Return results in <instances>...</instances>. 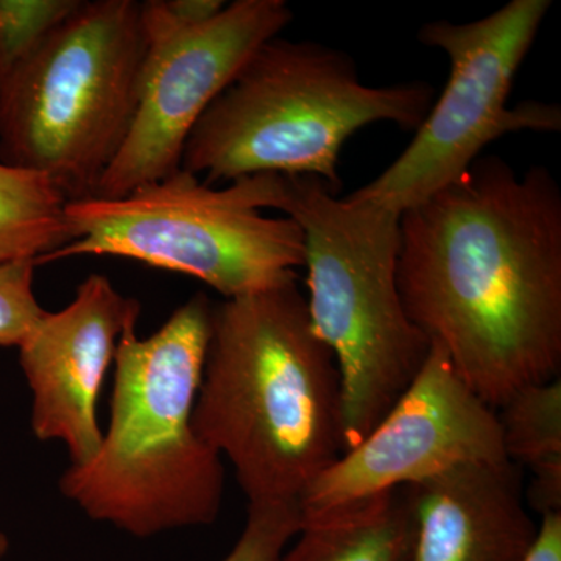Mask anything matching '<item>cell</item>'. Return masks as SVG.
Masks as SVG:
<instances>
[{"instance_id":"obj_1","label":"cell","mask_w":561,"mask_h":561,"mask_svg":"<svg viewBox=\"0 0 561 561\" xmlns=\"http://www.w3.org/2000/svg\"><path fill=\"white\" fill-rule=\"evenodd\" d=\"M398 287L412 323L461 381L501 408L561 370V191L549 169L522 176L479 157L404 210Z\"/></svg>"},{"instance_id":"obj_2","label":"cell","mask_w":561,"mask_h":561,"mask_svg":"<svg viewBox=\"0 0 561 561\" xmlns=\"http://www.w3.org/2000/svg\"><path fill=\"white\" fill-rule=\"evenodd\" d=\"M192 426L249 505H300L346 451L337 364L297 279L213 305Z\"/></svg>"},{"instance_id":"obj_3","label":"cell","mask_w":561,"mask_h":561,"mask_svg":"<svg viewBox=\"0 0 561 561\" xmlns=\"http://www.w3.org/2000/svg\"><path fill=\"white\" fill-rule=\"evenodd\" d=\"M213 302L197 294L147 339L122 334L108 430L88 463L60 479L66 500L136 538L208 526L224 497L219 454L192 426Z\"/></svg>"},{"instance_id":"obj_4","label":"cell","mask_w":561,"mask_h":561,"mask_svg":"<svg viewBox=\"0 0 561 561\" xmlns=\"http://www.w3.org/2000/svg\"><path fill=\"white\" fill-rule=\"evenodd\" d=\"M434 101L426 81L368 87L345 51L276 36L210 103L181 169L205 175L209 186L257 173L313 176L341 195L346 140L378 122L416 131Z\"/></svg>"},{"instance_id":"obj_5","label":"cell","mask_w":561,"mask_h":561,"mask_svg":"<svg viewBox=\"0 0 561 561\" xmlns=\"http://www.w3.org/2000/svg\"><path fill=\"white\" fill-rule=\"evenodd\" d=\"M271 209L305 236L306 302L313 332L337 364L348 451L411 386L431 351L398 287L401 214L341 197L313 176L278 173Z\"/></svg>"},{"instance_id":"obj_6","label":"cell","mask_w":561,"mask_h":561,"mask_svg":"<svg viewBox=\"0 0 561 561\" xmlns=\"http://www.w3.org/2000/svg\"><path fill=\"white\" fill-rule=\"evenodd\" d=\"M147 54L140 2L83 0L0 87V162L94 197L138 108Z\"/></svg>"},{"instance_id":"obj_7","label":"cell","mask_w":561,"mask_h":561,"mask_svg":"<svg viewBox=\"0 0 561 561\" xmlns=\"http://www.w3.org/2000/svg\"><path fill=\"white\" fill-rule=\"evenodd\" d=\"M271 173L214 190L180 169L119 198L68 202L72 242L41 264L73 256H114L208 284L225 300L297 279L305 236L290 217H265Z\"/></svg>"},{"instance_id":"obj_8","label":"cell","mask_w":561,"mask_h":561,"mask_svg":"<svg viewBox=\"0 0 561 561\" xmlns=\"http://www.w3.org/2000/svg\"><path fill=\"white\" fill-rule=\"evenodd\" d=\"M551 9V0H512L468 24H424L420 43L448 55V83L408 149L348 195L402 214L459 179L502 136L561 131L559 105L527 101L508 106L516 73Z\"/></svg>"},{"instance_id":"obj_9","label":"cell","mask_w":561,"mask_h":561,"mask_svg":"<svg viewBox=\"0 0 561 561\" xmlns=\"http://www.w3.org/2000/svg\"><path fill=\"white\" fill-rule=\"evenodd\" d=\"M140 14L147 54L138 108L95 198L124 197L180 171L187 138L210 103L294 21L284 0H236L195 25L173 21L161 0L140 2Z\"/></svg>"},{"instance_id":"obj_10","label":"cell","mask_w":561,"mask_h":561,"mask_svg":"<svg viewBox=\"0 0 561 561\" xmlns=\"http://www.w3.org/2000/svg\"><path fill=\"white\" fill-rule=\"evenodd\" d=\"M501 460L507 457L496 411L431 342L419 375L390 411L302 494L301 518L430 481L461 465Z\"/></svg>"},{"instance_id":"obj_11","label":"cell","mask_w":561,"mask_h":561,"mask_svg":"<svg viewBox=\"0 0 561 561\" xmlns=\"http://www.w3.org/2000/svg\"><path fill=\"white\" fill-rule=\"evenodd\" d=\"M140 302L103 275H90L76 298L46 312L20 346V364L33 394L32 431L41 442L68 448L70 465H84L101 448L98 398L122 334L138 324Z\"/></svg>"},{"instance_id":"obj_12","label":"cell","mask_w":561,"mask_h":561,"mask_svg":"<svg viewBox=\"0 0 561 561\" xmlns=\"http://www.w3.org/2000/svg\"><path fill=\"white\" fill-rule=\"evenodd\" d=\"M408 490L419 524L412 561H524L537 538L511 460L461 465Z\"/></svg>"},{"instance_id":"obj_13","label":"cell","mask_w":561,"mask_h":561,"mask_svg":"<svg viewBox=\"0 0 561 561\" xmlns=\"http://www.w3.org/2000/svg\"><path fill=\"white\" fill-rule=\"evenodd\" d=\"M415 507L408 486L301 518L280 561H412Z\"/></svg>"},{"instance_id":"obj_14","label":"cell","mask_w":561,"mask_h":561,"mask_svg":"<svg viewBox=\"0 0 561 561\" xmlns=\"http://www.w3.org/2000/svg\"><path fill=\"white\" fill-rule=\"evenodd\" d=\"M496 413L505 457L531 474L527 505L541 516L561 512L560 378L524 387Z\"/></svg>"},{"instance_id":"obj_15","label":"cell","mask_w":561,"mask_h":561,"mask_svg":"<svg viewBox=\"0 0 561 561\" xmlns=\"http://www.w3.org/2000/svg\"><path fill=\"white\" fill-rule=\"evenodd\" d=\"M66 201L43 173L0 162V264L35 260L72 242Z\"/></svg>"},{"instance_id":"obj_16","label":"cell","mask_w":561,"mask_h":561,"mask_svg":"<svg viewBox=\"0 0 561 561\" xmlns=\"http://www.w3.org/2000/svg\"><path fill=\"white\" fill-rule=\"evenodd\" d=\"M83 0H0V87Z\"/></svg>"},{"instance_id":"obj_17","label":"cell","mask_w":561,"mask_h":561,"mask_svg":"<svg viewBox=\"0 0 561 561\" xmlns=\"http://www.w3.org/2000/svg\"><path fill=\"white\" fill-rule=\"evenodd\" d=\"M36 261L0 264V346L20 348L47 311L33 291Z\"/></svg>"},{"instance_id":"obj_18","label":"cell","mask_w":561,"mask_h":561,"mask_svg":"<svg viewBox=\"0 0 561 561\" xmlns=\"http://www.w3.org/2000/svg\"><path fill=\"white\" fill-rule=\"evenodd\" d=\"M300 527V505H249L241 537L221 561H280Z\"/></svg>"},{"instance_id":"obj_19","label":"cell","mask_w":561,"mask_h":561,"mask_svg":"<svg viewBox=\"0 0 561 561\" xmlns=\"http://www.w3.org/2000/svg\"><path fill=\"white\" fill-rule=\"evenodd\" d=\"M161 5L173 21L195 25L216 18L227 3L224 0H161Z\"/></svg>"},{"instance_id":"obj_20","label":"cell","mask_w":561,"mask_h":561,"mask_svg":"<svg viewBox=\"0 0 561 561\" xmlns=\"http://www.w3.org/2000/svg\"><path fill=\"white\" fill-rule=\"evenodd\" d=\"M541 518L537 538L524 561H561V512Z\"/></svg>"},{"instance_id":"obj_21","label":"cell","mask_w":561,"mask_h":561,"mask_svg":"<svg viewBox=\"0 0 561 561\" xmlns=\"http://www.w3.org/2000/svg\"><path fill=\"white\" fill-rule=\"evenodd\" d=\"M10 551V540L3 531H0V561L5 559L7 553Z\"/></svg>"}]
</instances>
